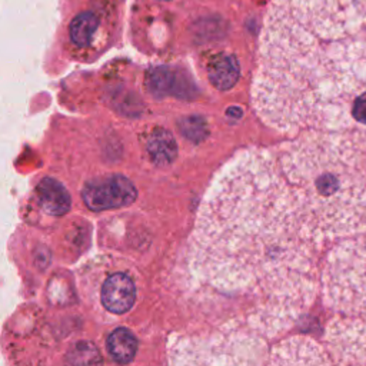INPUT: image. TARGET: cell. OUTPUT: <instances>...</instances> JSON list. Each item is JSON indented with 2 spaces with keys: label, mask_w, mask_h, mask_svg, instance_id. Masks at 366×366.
<instances>
[{
  "label": "cell",
  "mask_w": 366,
  "mask_h": 366,
  "mask_svg": "<svg viewBox=\"0 0 366 366\" xmlns=\"http://www.w3.org/2000/svg\"><path fill=\"white\" fill-rule=\"evenodd\" d=\"M279 156L237 152L212 179L186 246L187 290L220 330L274 337L315 290L312 242Z\"/></svg>",
  "instance_id": "cell-1"
},
{
  "label": "cell",
  "mask_w": 366,
  "mask_h": 366,
  "mask_svg": "<svg viewBox=\"0 0 366 366\" xmlns=\"http://www.w3.org/2000/svg\"><path fill=\"white\" fill-rule=\"evenodd\" d=\"M209 80L219 90L233 87L239 79L240 67L237 60L230 54H220L209 63Z\"/></svg>",
  "instance_id": "cell-8"
},
{
  "label": "cell",
  "mask_w": 366,
  "mask_h": 366,
  "mask_svg": "<svg viewBox=\"0 0 366 366\" xmlns=\"http://www.w3.org/2000/svg\"><path fill=\"white\" fill-rule=\"evenodd\" d=\"M136 196L134 184L122 174L92 180L83 189V200L94 212L129 206Z\"/></svg>",
  "instance_id": "cell-4"
},
{
  "label": "cell",
  "mask_w": 366,
  "mask_h": 366,
  "mask_svg": "<svg viewBox=\"0 0 366 366\" xmlns=\"http://www.w3.org/2000/svg\"><path fill=\"white\" fill-rule=\"evenodd\" d=\"M102 305L114 315H123L132 309L136 300V286L132 277L123 272L110 274L102 286Z\"/></svg>",
  "instance_id": "cell-5"
},
{
  "label": "cell",
  "mask_w": 366,
  "mask_h": 366,
  "mask_svg": "<svg viewBox=\"0 0 366 366\" xmlns=\"http://www.w3.org/2000/svg\"><path fill=\"white\" fill-rule=\"evenodd\" d=\"M147 152L154 164L167 166L176 159L177 144L167 130L154 129L147 139Z\"/></svg>",
  "instance_id": "cell-9"
},
{
  "label": "cell",
  "mask_w": 366,
  "mask_h": 366,
  "mask_svg": "<svg viewBox=\"0 0 366 366\" xmlns=\"http://www.w3.org/2000/svg\"><path fill=\"white\" fill-rule=\"evenodd\" d=\"M352 116L359 122L366 124V92L363 94H360L353 106H352Z\"/></svg>",
  "instance_id": "cell-11"
},
{
  "label": "cell",
  "mask_w": 366,
  "mask_h": 366,
  "mask_svg": "<svg viewBox=\"0 0 366 366\" xmlns=\"http://www.w3.org/2000/svg\"><path fill=\"white\" fill-rule=\"evenodd\" d=\"M162 1H167V0H162Z\"/></svg>",
  "instance_id": "cell-12"
},
{
  "label": "cell",
  "mask_w": 366,
  "mask_h": 366,
  "mask_svg": "<svg viewBox=\"0 0 366 366\" xmlns=\"http://www.w3.org/2000/svg\"><path fill=\"white\" fill-rule=\"evenodd\" d=\"M266 345L262 337L220 329L180 335L169 345V362L174 365L262 363L267 356Z\"/></svg>",
  "instance_id": "cell-2"
},
{
  "label": "cell",
  "mask_w": 366,
  "mask_h": 366,
  "mask_svg": "<svg viewBox=\"0 0 366 366\" xmlns=\"http://www.w3.org/2000/svg\"><path fill=\"white\" fill-rule=\"evenodd\" d=\"M110 356L119 363H129L134 359L137 352V339L126 327L114 329L106 342Z\"/></svg>",
  "instance_id": "cell-10"
},
{
  "label": "cell",
  "mask_w": 366,
  "mask_h": 366,
  "mask_svg": "<svg viewBox=\"0 0 366 366\" xmlns=\"http://www.w3.org/2000/svg\"><path fill=\"white\" fill-rule=\"evenodd\" d=\"M116 11L114 0H89L69 21L70 44L80 51L102 47L109 37L110 27L114 26Z\"/></svg>",
  "instance_id": "cell-3"
},
{
  "label": "cell",
  "mask_w": 366,
  "mask_h": 366,
  "mask_svg": "<svg viewBox=\"0 0 366 366\" xmlns=\"http://www.w3.org/2000/svg\"><path fill=\"white\" fill-rule=\"evenodd\" d=\"M320 349L305 337H290L273 347L270 362L276 365L289 363H316L322 362L319 357Z\"/></svg>",
  "instance_id": "cell-6"
},
{
  "label": "cell",
  "mask_w": 366,
  "mask_h": 366,
  "mask_svg": "<svg viewBox=\"0 0 366 366\" xmlns=\"http://www.w3.org/2000/svg\"><path fill=\"white\" fill-rule=\"evenodd\" d=\"M37 196L43 210L51 216H61L70 209V194L67 189L53 177H44L37 186Z\"/></svg>",
  "instance_id": "cell-7"
}]
</instances>
